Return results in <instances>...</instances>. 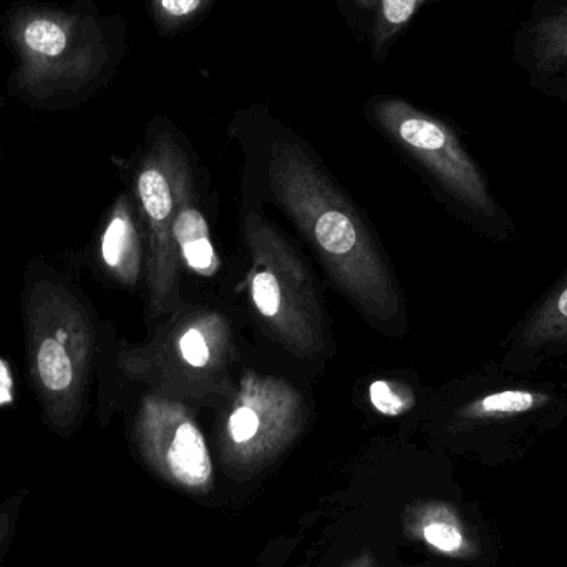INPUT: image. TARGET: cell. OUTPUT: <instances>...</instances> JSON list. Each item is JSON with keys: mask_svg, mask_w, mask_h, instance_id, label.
<instances>
[{"mask_svg": "<svg viewBox=\"0 0 567 567\" xmlns=\"http://www.w3.org/2000/svg\"><path fill=\"white\" fill-rule=\"evenodd\" d=\"M27 355L33 386L53 429H72L92 375L95 330L79 297L56 281H39L25 299Z\"/></svg>", "mask_w": 567, "mask_h": 567, "instance_id": "cell-3", "label": "cell"}, {"mask_svg": "<svg viewBox=\"0 0 567 567\" xmlns=\"http://www.w3.org/2000/svg\"><path fill=\"white\" fill-rule=\"evenodd\" d=\"M446 426L496 458L522 455L567 416V383L486 362L453 389Z\"/></svg>", "mask_w": 567, "mask_h": 567, "instance_id": "cell-2", "label": "cell"}, {"mask_svg": "<svg viewBox=\"0 0 567 567\" xmlns=\"http://www.w3.org/2000/svg\"><path fill=\"white\" fill-rule=\"evenodd\" d=\"M135 436L143 460L159 478L192 495L212 492V453L185 406L162 396H146L136 415Z\"/></svg>", "mask_w": 567, "mask_h": 567, "instance_id": "cell-9", "label": "cell"}, {"mask_svg": "<svg viewBox=\"0 0 567 567\" xmlns=\"http://www.w3.org/2000/svg\"><path fill=\"white\" fill-rule=\"evenodd\" d=\"M357 6L362 7V9H377V3L379 0H355Z\"/></svg>", "mask_w": 567, "mask_h": 567, "instance_id": "cell-22", "label": "cell"}, {"mask_svg": "<svg viewBox=\"0 0 567 567\" xmlns=\"http://www.w3.org/2000/svg\"><path fill=\"white\" fill-rule=\"evenodd\" d=\"M499 365L515 375H536L567 353V269L526 310L502 343Z\"/></svg>", "mask_w": 567, "mask_h": 567, "instance_id": "cell-10", "label": "cell"}, {"mask_svg": "<svg viewBox=\"0 0 567 567\" xmlns=\"http://www.w3.org/2000/svg\"><path fill=\"white\" fill-rule=\"evenodd\" d=\"M103 265L110 275L126 286H135L142 272V245L126 198L113 208L100 245Z\"/></svg>", "mask_w": 567, "mask_h": 567, "instance_id": "cell-13", "label": "cell"}, {"mask_svg": "<svg viewBox=\"0 0 567 567\" xmlns=\"http://www.w3.org/2000/svg\"><path fill=\"white\" fill-rule=\"evenodd\" d=\"M173 238L189 269L202 276L216 275L219 259L209 238L208 221L192 203L179 209L173 226Z\"/></svg>", "mask_w": 567, "mask_h": 567, "instance_id": "cell-14", "label": "cell"}, {"mask_svg": "<svg viewBox=\"0 0 567 567\" xmlns=\"http://www.w3.org/2000/svg\"><path fill=\"white\" fill-rule=\"evenodd\" d=\"M10 382L9 370H7L6 363L0 362V405L9 403L12 395H10Z\"/></svg>", "mask_w": 567, "mask_h": 567, "instance_id": "cell-20", "label": "cell"}, {"mask_svg": "<svg viewBox=\"0 0 567 567\" xmlns=\"http://www.w3.org/2000/svg\"><path fill=\"white\" fill-rule=\"evenodd\" d=\"M403 532L412 542L436 555L453 559H475L478 542L452 503L425 499L406 506L402 515Z\"/></svg>", "mask_w": 567, "mask_h": 567, "instance_id": "cell-12", "label": "cell"}, {"mask_svg": "<svg viewBox=\"0 0 567 567\" xmlns=\"http://www.w3.org/2000/svg\"><path fill=\"white\" fill-rule=\"evenodd\" d=\"M179 355L193 369H205L212 360V347L199 327H189L178 340Z\"/></svg>", "mask_w": 567, "mask_h": 567, "instance_id": "cell-18", "label": "cell"}, {"mask_svg": "<svg viewBox=\"0 0 567 567\" xmlns=\"http://www.w3.org/2000/svg\"><path fill=\"white\" fill-rule=\"evenodd\" d=\"M246 236L255 256L251 299L256 309L292 352H320L322 317L306 269L261 216H248Z\"/></svg>", "mask_w": 567, "mask_h": 567, "instance_id": "cell-6", "label": "cell"}, {"mask_svg": "<svg viewBox=\"0 0 567 567\" xmlns=\"http://www.w3.org/2000/svg\"><path fill=\"white\" fill-rule=\"evenodd\" d=\"M182 150L169 136L156 140L136 175V196L148 235V302L153 316L166 312L178 292V251L173 226L192 203V185Z\"/></svg>", "mask_w": 567, "mask_h": 567, "instance_id": "cell-7", "label": "cell"}, {"mask_svg": "<svg viewBox=\"0 0 567 567\" xmlns=\"http://www.w3.org/2000/svg\"><path fill=\"white\" fill-rule=\"evenodd\" d=\"M565 357H567V353H566V355H565ZM565 367H566V370H567V360H566V365H565Z\"/></svg>", "mask_w": 567, "mask_h": 567, "instance_id": "cell-23", "label": "cell"}, {"mask_svg": "<svg viewBox=\"0 0 567 567\" xmlns=\"http://www.w3.org/2000/svg\"><path fill=\"white\" fill-rule=\"evenodd\" d=\"M300 396L286 383L248 377L223 423L221 453L239 472L261 468L296 439L302 413Z\"/></svg>", "mask_w": 567, "mask_h": 567, "instance_id": "cell-8", "label": "cell"}, {"mask_svg": "<svg viewBox=\"0 0 567 567\" xmlns=\"http://www.w3.org/2000/svg\"><path fill=\"white\" fill-rule=\"evenodd\" d=\"M276 199L340 289L367 316L390 322L402 299L375 241L352 203L307 158L299 146L278 143L269 165Z\"/></svg>", "mask_w": 567, "mask_h": 567, "instance_id": "cell-1", "label": "cell"}, {"mask_svg": "<svg viewBox=\"0 0 567 567\" xmlns=\"http://www.w3.org/2000/svg\"><path fill=\"white\" fill-rule=\"evenodd\" d=\"M426 2L429 0H379L377 3L375 45L383 47L389 43Z\"/></svg>", "mask_w": 567, "mask_h": 567, "instance_id": "cell-15", "label": "cell"}, {"mask_svg": "<svg viewBox=\"0 0 567 567\" xmlns=\"http://www.w3.org/2000/svg\"><path fill=\"white\" fill-rule=\"evenodd\" d=\"M212 0H152L156 23L165 30H176L192 22Z\"/></svg>", "mask_w": 567, "mask_h": 567, "instance_id": "cell-17", "label": "cell"}, {"mask_svg": "<svg viewBox=\"0 0 567 567\" xmlns=\"http://www.w3.org/2000/svg\"><path fill=\"white\" fill-rule=\"evenodd\" d=\"M343 567H380L375 556L370 551H362L355 558L350 559Z\"/></svg>", "mask_w": 567, "mask_h": 567, "instance_id": "cell-21", "label": "cell"}, {"mask_svg": "<svg viewBox=\"0 0 567 567\" xmlns=\"http://www.w3.org/2000/svg\"><path fill=\"white\" fill-rule=\"evenodd\" d=\"M370 402L385 416H402L416 405V395L406 383L377 380L369 389Z\"/></svg>", "mask_w": 567, "mask_h": 567, "instance_id": "cell-16", "label": "cell"}, {"mask_svg": "<svg viewBox=\"0 0 567 567\" xmlns=\"http://www.w3.org/2000/svg\"><path fill=\"white\" fill-rule=\"evenodd\" d=\"M529 85L542 95L559 100L567 105V75L548 76V79H529Z\"/></svg>", "mask_w": 567, "mask_h": 567, "instance_id": "cell-19", "label": "cell"}, {"mask_svg": "<svg viewBox=\"0 0 567 567\" xmlns=\"http://www.w3.org/2000/svg\"><path fill=\"white\" fill-rule=\"evenodd\" d=\"M6 29L17 59L13 85L27 99L47 102L80 92L109 65L105 33L92 16L23 3Z\"/></svg>", "mask_w": 567, "mask_h": 567, "instance_id": "cell-5", "label": "cell"}, {"mask_svg": "<svg viewBox=\"0 0 567 567\" xmlns=\"http://www.w3.org/2000/svg\"><path fill=\"white\" fill-rule=\"evenodd\" d=\"M373 116L422 165L473 231L496 245L515 241V221L449 123L399 99L377 100Z\"/></svg>", "mask_w": 567, "mask_h": 567, "instance_id": "cell-4", "label": "cell"}, {"mask_svg": "<svg viewBox=\"0 0 567 567\" xmlns=\"http://www.w3.org/2000/svg\"><path fill=\"white\" fill-rule=\"evenodd\" d=\"M512 59L528 79L567 75V0H536L513 35Z\"/></svg>", "mask_w": 567, "mask_h": 567, "instance_id": "cell-11", "label": "cell"}]
</instances>
